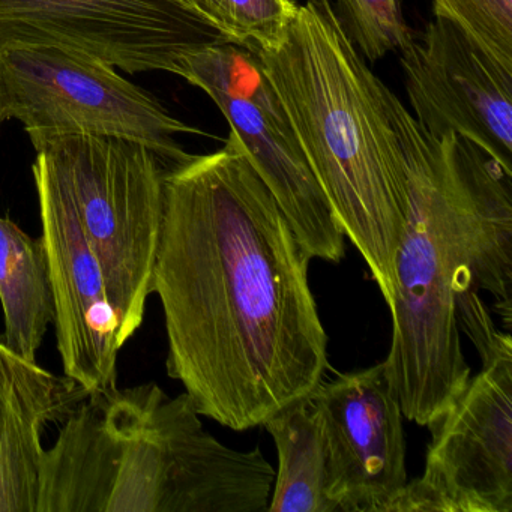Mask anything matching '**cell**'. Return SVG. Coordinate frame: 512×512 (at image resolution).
Masks as SVG:
<instances>
[{"instance_id":"6da1fadb","label":"cell","mask_w":512,"mask_h":512,"mask_svg":"<svg viewBox=\"0 0 512 512\" xmlns=\"http://www.w3.org/2000/svg\"><path fill=\"white\" fill-rule=\"evenodd\" d=\"M310 260L232 131L220 151L166 169L151 287L167 374L200 415L250 430L320 385L328 335Z\"/></svg>"},{"instance_id":"7a4b0ae2","label":"cell","mask_w":512,"mask_h":512,"mask_svg":"<svg viewBox=\"0 0 512 512\" xmlns=\"http://www.w3.org/2000/svg\"><path fill=\"white\" fill-rule=\"evenodd\" d=\"M409 209L388 305L392 340L382 362L403 416L427 427L470 380L457 298L484 290L512 320V176L457 134L436 139L389 91Z\"/></svg>"},{"instance_id":"3957f363","label":"cell","mask_w":512,"mask_h":512,"mask_svg":"<svg viewBox=\"0 0 512 512\" xmlns=\"http://www.w3.org/2000/svg\"><path fill=\"white\" fill-rule=\"evenodd\" d=\"M199 416L155 383L88 395L44 454L37 512H265L274 467Z\"/></svg>"},{"instance_id":"277c9868","label":"cell","mask_w":512,"mask_h":512,"mask_svg":"<svg viewBox=\"0 0 512 512\" xmlns=\"http://www.w3.org/2000/svg\"><path fill=\"white\" fill-rule=\"evenodd\" d=\"M256 55L344 236L391 304L409 185L389 89L341 31L331 0H308L283 43Z\"/></svg>"},{"instance_id":"5b68a950","label":"cell","mask_w":512,"mask_h":512,"mask_svg":"<svg viewBox=\"0 0 512 512\" xmlns=\"http://www.w3.org/2000/svg\"><path fill=\"white\" fill-rule=\"evenodd\" d=\"M41 152L64 179L106 278L122 347L139 331L152 295L163 220V161L116 137L68 136Z\"/></svg>"},{"instance_id":"8992f818","label":"cell","mask_w":512,"mask_h":512,"mask_svg":"<svg viewBox=\"0 0 512 512\" xmlns=\"http://www.w3.org/2000/svg\"><path fill=\"white\" fill-rule=\"evenodd\" d=\"M458 325L482 368L428 424L425 469L407 482L392 512H512V338L481 298L466 299Z\"/></svg>"},{"instance_id":"52a82bcc","label":"cell","mask_w":512,"mask_h":512,"mask_svg":"<svg viewBox=\"0 0 512 512\" xmlns=\"http://www.w3.org/2000/svg\"><path fill=\"white\" fill-rule=\"evenodd\" d=\"M11 119L37 151L59 137H116L146 146L170 166L191 157L175 136H206L110 65L49 46L0 52V124Z\"/></svg>"},{"instance_id":"ba28073f","label":"cell","mask_w":512,"mask_h":512,"mask_svg":"<svg viewBox=\"0 0 512 512\" xmlns=\"http://www.w3.org/2000/svg\"><path fill=\"white\" fill-rule=\"evenodd\" d=\"M173 74L217 104L308 256L340 262L346 236L256 53L212 44L182 56Z\"/></svg>"},{"instance_id":"9c48e42d","label":"cell","mask_w":512,"mask_h":512,"mask_svg":"<svg viewBox=\"0 0 512 512\" xmlns=\"http://www.w3.org/2000/svg\"><path fill=\"white\" fill-rule=\"evenodd\" d=\"M221 43L176 0H0V52L58 47L128 74H173L182 56Z\"/></svg>"},{"instance_id":"30bf717a","label":"cell","mask_w":512,"mask_h":512,"mask_svg":"<svg viewBox=\"0 0 512 512\" xmlns=\"http://www.w3.org/2000/svg\"><path fill=\"white\" fill-rule=\"evenodd\" d=\"M32 172L40 200L41 241L49 265L53 323L65 376L76 380L89 395L112 391L118 388L122 344L103 269L58 170L37 152Z\"/></svg>"},{"instance_id":"8fae6325","label":"cell","mask_w":512,"mask_h":512,"mask_svg":"<svg viewBox=\"0 0 512 512\" xmlns=\"http://www.w3.org/2000/svg\"><path fill=\"white\" fill-rule=\"evenodd\" d=\"M400 52L419 127L436 139L464 137L512 176L511 71L440 17Z\"/></svg>"},{"instance_id":"7c38bea8","label":"cell","mask_w":512,"mask_h":512,"mask_svg":"<svg viewBox=\"0 0 512 512\" xmlns=\"http://www.w3.org/2000/svg\"><path fill=\"white\" fill-rule=\"evenodd\" d=\"M308 401L325 437L337 512H392L409 482L406 434L382 362L322 380Z\"/></svg>"},{"instance_id":"4fadbf2b","label":"cell","mask_w":512,"mask_h":512,"mask_svg":"<svg viewBox=\"0 0 512 512\" xmlns=\"http://www.w3.org/2000/svg\"><path fill=\"white\" fill-rule=\"evenodd\" d=\"M0 341V512H37L47 425L65 422L88 398Z\"/></svg>"},{"instance_id":"5bb4252c","label":"cell","mask_w":512,"mask_h":512,"mask_svg":"<svg viewBox=\"0 0 512 512\" xmlns=\"http://www.w3.org/2000/svg\"><path fill=\"white\" fill-rule=\"evenodd\" d=\"M0 302L10 349L37 361L47 328L55 319L49 265L43 241L0 217Z\"/></svg>"},{"instance_id":"9a60e30c","label":"cell","mask_w":512,"mask_h":512,"mask_svg":"<svg viewBox=\"0 0 512 512\" xmlns=\"http://www.w3.org/2000/svg\"><path fill=\"white\" fill-rule=\"evenodd\" d=\"M278 452L269 512H337L329 496V464L319 418L308 398L293 401L263 424Z\"/></svg>"},{"instance_id":"2e32d148","label":"cell","mask_w":512,"mask_h":512,"mask_svg":"<svg viewBox=\"0 0 512 512\" xmlns=\"http://www.w3.org/2000/svg\"><path fill=\"white\" fill-rule=\"evenodd\" d=\"M233 46L265 52L283 43L298 16L295 0H176Z\"/></svg>"},{"instance_id":"e0dca14e","label":"cell","mask_w":512,"mask_h":512,"mask_svg":"<svg viewBox=\"0 0 512 512\" xmlns=\"http://www.w3.org/2000/svg\"><path fill=\"white\" fill-rule=\"evenodd\" d=\"M401 4L403 0H337L332 10L347 40L376 62L412 41Z\"/></svg>"},{"instance_id":"ac0fdd59","label":"cell","mask_w":512,"mask_h":512,"mask_svg":"<svg viewBox=\"0 0 512 512\" xmlns=\"http://www.w3.org/2000/svg\"><path fill=\"white\" fill-rule=\"evenodd\" d=\"M433 11L512 73V0H433Z\"/></svg>"}]
</instances>
